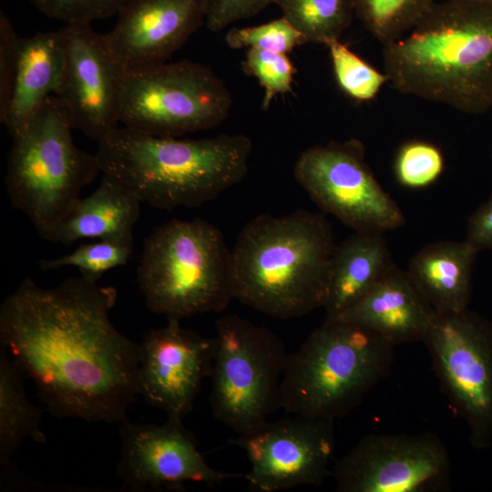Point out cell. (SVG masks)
<instances>
[{"instance_id":"1","label":"cell","mask_w":492,"mask_h":492,"mask_svg":"<svg viewBox=\"0 0 492 492\" xmlns=\"http://www.w3.org/2000/svg\"><path fill=\"white\" fill-rule=\"evenodd\" d=\"M118 292L81 275L25 278L0 307V346L56 417L122 423L138 395V343L113 324Z\"/></svg>"},{"instance_id":"2","label":"cell","mask_w":492,"mask_h":492,"mask_svg":"<svg viewBox=\"0 0 492 492\" xmlns=\"http://www.w3.org/2000/svg\"><path fill=\"white\" fill-rule=\"evenodd\" d=\"M384 72L398 92L478 115L492 108V3L436 2L384 46Z\"/></svg>"},{"instance_id":"3","label":"cell","mask_w":492,"mask_h":492,"mask_svg":"<svg viewBox=\"0 0 492 492\" xmlns=\"http://www.w3.org/2000/svg\"><path fill=\"white\" fill-rule=\"evenodd\" d=\"M100 173L153 208L198 207L240 183L251 139L242 134L181 139L119 126L97 143Z\"/></svg>"},{"instance_id":"4","label":"cell","mask_w":492,"mask_h":492,"mask_svg":"<svg viewBox=\"0 0 492 492\" xmlns=\"http://www.w3.org/2000/svg\"><path fill=\"white\" fill-rule=\"evenodd\" d=\"M335 245L332 226L321 213L298 210L256 216L231 250L235 299L280 319L323 308Z\"/></svg>"},{"instance_id":"5","label":"cell","mask_w":492,"mask_h":492,"mask_svg":"<svg viewBox=\"0 0 492 492\" xmlns=\"http://www.w3.org/2000/svg\"><path fill=\"white\" fill-rule=\"evenodd\" d=\"M395 347L367 328L326 317L287 354L280 408L333 421L347 415L388 375Z\"/></svg>"},{"instance_id":"6","label":"cell","mask_w":492,"mask_h":492,"mask_svg":"<svg viewBox=\"0 0 492 492\" xmlns=\"http://www.w3.org/2000/svg\"><path fill=\"white\" fill-rule=\"evenodd\" d=\"M137 282L148 309L167 319L222 312L235 299L231 250L212 223L171 220L145 238Z\"/></svg>"},{"instance_id":"7","label":"cell","mask_w":492,"mask_h":492,"mask_svg":"<svg viewBox=\"0 0 492 492\" xmlns=\"http://www.w3.org/2000/svg\"><path fill=\"white\" fill-rule=\"evenodd\" d=\"M68 111L51 96L12 137L5 178L11 204L43 238L100 173L97 158L77 148Z\"/></svg>"},{"instance_id":"8","label":"cell","mask_w":492,"mask_h":492,"mask_svg":"<svg viewBox=\"0 0 492 492\" xmlns=\"http://www.w3.org/2000/svg\"><path fill=\"white\" fill-rule=\"evenodd\" d=\"M210 405L216 419L247 433L280 408L287 354L270 329L237 314L215 323Z\"/></svg>"},{"instance_id":"9","label":"cell","mask_w":492,"mask_h":492,"mask_svg":"<svg viewBox=\"0 0 492 492\" xmlns=\"http://www.w3.org/2000/svg\"><path fill=\"white\" fill-rule=\"evenodd\" d=\"M231 107L230 90L208 67L165 62L123 72L118 122L149 135L179 138L219 126Z\"/></svg>"},{"instance_id":"10","label":"cell","mask_w":492,"mask_h":492,"mask_svg":"<svg viewBox=\"0 0 492 492\" xmlns=\"http://www.w3.org/2000/svg\"><path fill=\"white\" fill-rule=\"evenodd\" d=\"M471 445H492V323L466 309L436 313L423 341Z\"/></svg>"},{"instance_id":"11","label":"cell","mask_w":492,"mask_h":492,"mask_svg":"<svg viewBox=\"0 0 492 492\" xmlns=\"http://www.w3.org/2000/svg\"><path fill=\"white\" fill-rule=\"evenodd\" d=\"M294 178L312 200L354 231L385 233L405 220L365 161L364 145L350 139L313 146L301 153Z\"/></svg>"},{"instance_id":"12","label":"cell","mask_w":492,"mask_h":492,"mask_svg":"<svg viewBox=\"0 0 492 492\" xmlns=\"http://www.w3.org/2000/svg\"><path fill=\"white\" fill-rule=\"evenodd\" d=\"M451 461L433 433L369 434L334 462L340 492H430L448 487Z\"/></svg>"},{"instance_id":"13","label":"cell","mask_w":492,"mask_h":492,"mask_svg":"<svg viewBox=\"0 0 492 492\" xmlns=\"http://www.w3.org/2000/svg\"><path fill=\"white\" fill-rule=\"evenodd\" d=\"M333 420L292 415L265 421L230 441L242 448L251 467L244 475L251 490L276 492L320 486L332 475Z\"/></svg>"},{"instance_id":"14","label":"cell","mask_w":492,"mask_h":492,"mask_svg":"<svg viewBox=\"0 0 492 492\" xmlns=\"http://www.w3.org/2000/svg\"><path fill=\"white\" fill-rule=\"evenodd\" d=\"M149 330L138 343V395L182 422L190 414L205 378L210 377L214 338L183 328L180 320Z\"/></svg>"},{"instance_id":"15","label":"cell","mask_w":492,"mask_h":492,"mask_svg":"<svg viewBox=\"0 0 492 492\" xmlns=\"http://www.w3.org/2000/svg\"><path fill=\"white\" fill-rule=\"evenodd\" d=\"M65 69L56 96L68 111L74 129L98 143L118 128V103L123 70L104 34L91 24H66Z\"/></svg>"},{"instance_id":"16","label":"cell","mask_w":492,"mask_h":492,"mask_svg":"<svg viewBox=\"0 0 492 492\" xmlns=\"http://www.w3.org/2000/svg\"><path fill=\"white\" fill-rule=\"evenodd\" d=\"M119 434L118 476L133 490H173L188 482L216 485L244 477L211 467L182 422L167 419L154 425L126 420Z\"/></svg>"},{"instance_id":"17","label":"cell","mask_w":492,"mask_h":492,"mask_svg":"<svg viewBox=\"0 0 492 492\" xmlns=\"http://www.w3.org/2000/svg\"><path fill=\"white\" fill-rule=\"evenodd\" d=\"M203 25L202 0H128L104 37L127 72L167 62Z\"/></svg>"},{"instance_id":"18","label":"cell","mask_w":492,"mask_h":492,"mask_svg":"<svg viewBox=\"0 0 492 492\" xmlns=\"http://www.w3.org/2000/svg\"><path fill=\"white\" fill-rule=\"evenodd\" d=\"M435 314L405 271L395 264L361 300L333 318L361 325L397 345L423 342Z\"/></svg>"},{"instance_id":"19","label":"cell","mask_w":492,"mask_h":492,"mask_svg":"<svg viewBox=\"0 0 492 492\" xmlns=\"http://www.w3.org/2000/svg\"><path fill=\"white\" fill-rule=\"evenodd\" d=\"M60 30L21 37L9 105L1 124L11 137L18 133L51 96L56 95L65 69Z\"/></svg>"},{"instance_id":"20","label":"cell","mask_w":492,"mask_h":492,"mask_svg":"<svg viewBox=\"0 0 492 492\" xmlns=\"http://www.w3.org/2000/svg\"><path fill=\"white\" fill-rule=\"evenodd\" d=\"M478 252L466 240L435 241L414 254L405 272L436 313L461 312L470 301Z\"/></svg>"},{"instance_id":"21","label":"cell","mask_w":492,"mask_h":492,"mask_svg":"<svg viewBox=\"0 0 492 492\" xmlns=\"http://www.w3.org/2000/svg\"><path fill=\"white\" fill-rule=\"evenodd\" d=\"M141 203L131 192L102 177L98 187L77 199L43 239L65 246L82 239L133 241Z\"/></svg>"},{"instance_id":"22","label":"cell","mask_w":492,"mask_h":492,"mask_svg":"<svg viewBox=\"0 0 492 492\" xmlns=\"http://www.w3.org/2000/svg\"><path fill=\"white\" fill-rule=\"evenodd\" d=\"M395 265L384 233L354 231L333 252L326 317H336L361 300Z\"/></svg>"},{"instance_id":"23","label":"cell","mask_w":492,"mask_h":492,"mask_svg":"<svg viewBox=\"0 0 492 492\" xmlns=\"http://www.w3.org/2000/svg\"><path fill=\"white\" fill-rule=\"evenodd\" d=\"M24 373L0 346V465L7 469L11 458L26 438L45 444L42 410L28 399Z\"/></svg>"},{"instance_id":"24","label":"cell","mask_w":492,"mask_h":492,"mask_svg":"<svg viewBox=\"0 0 492 492\" xmlns=\"http://www.w3.org/2000/svg\"><path fill=\"white\" fill-rule=\"evenodd\" d=\"M282 15L306 43L340 40L354 15L352 0H278Z\"/></svg>"},{"instance_id":"25","label":"cell","mask_w":492,"mask_h":492,"mask_svg":"<svg viewBox=\"0 0 492 492\" xmlns=\"http://www.w3.org/2000/svg\"><path fill=\"white\" fill-rule=\"evenodd\" d=\"M354 15L384 46L407 34L436 0H352Z\"/></svg>"},{"instance_id":"26","label":"cell","mask_w":492,"mask_h":492,"mask_svg":"<svg viewBox=\"0 0 492 492\" xmlns=\"http://www.w3.org/2000/svg\"><path fill=\"white\" fill-rule=\"evenodd\" d=\"M133 253V241L99 240L81 244L72 252L55 259L39 261L42 271L58 270L64 267L77 268L80 275L97 282L107 272L126 265Z\"/></svg>"},{"instance_id":"27","label":"cell","mask_w":492,"mask_h":492,"mask_svg":"<svg viewBox=\"0 0 492 492\" xmlns=\"http://www.w3.org/2000/svg\"><path fill=\"white\" fill-rule=\"evenodd\" d=\"M329 49L335 79L340 88L351 98L359 101L374 99L388 83L380 72L340 40L326 45Z\"/></svg>"},{"instance_id":"28","label":"cell","mask_w":492,"mask_h":492,"mask_svg":"<svg viewBox=\"0 0 492 492\" xmlns=\"http://www.w3.org/2000/svg\"><path fill=\"white\" fill-rule=\"evenodd\" d=\"M445 169L441 149L425 140H411L398 149L394 161L397 182L407 189H425L435 183Z\"/></svg>"},{"instance_id":"29","label":"cell","mask_w":492,"mask_h":492,"mask_svg":"<svg viewBox=\"0 0 492 492\" xmlns=\"http://www.w3.org/2000/svg\"><path fill=\"white\" fill-rule=\"evenodd\" d=\"M225 42L232 49L257 48L281 54L306 43L282 15L255 26L232 27L225 35Z\"/></svg>"},{"instance_id":"30","label":"cell","mask_w":492,"mask_h":492,"mask_svg":"<svg viewBox=\"0 0 492 492\" xmlns=\"http://www.w3.org/2000/svg\"><path fill=\"white\" fill-rule=\"evenodd\" d=\"M244 69L255 77L264 89L261 107L267 109L274 97L292 91L296 72L286 54L263 49L249 48Z\"/></svg>"},{"instance_id":"31","label":"cell","mask_w":492,"mask_h":492,"mask_svg":"<svg viewBox=\"0 0 492 492\" xmlns=\"http://www.w3.org/2000/svg\"><path fill=\"white\" fill-rule=\"evenodd\" d=\"M46 16L66 24H91L118 13L128 0H28Z\"/></svg>"},{"instance_id":"32","label":"cell","mask_w":492,"mask_h":492,"mask_svg":"<svg viewBox=\"0 0 492 492\" xmlns=\"http://www.w3.org/2000/svg\"><path fill=\"white\" fill-rule=\"evenodd\" d=\"M278 0H202L205 26L219 33L229 26L256 15Z\"/></svg>"},{"instance_id":"33","label":"cell","mask_w":492,"mask_h":492,"mask_svg":"<svg viewBox=\"0 0 492 492\" xmlns=\"http://www.w3.org/2000/svg\"><path fill=\"white\" fill-rule=\"evenodd\" d=\"M21 37L6 15L0 12V120L5 116L12 95Z\"/></svg>"},{"instance_id":"34","label":"cell","mask_w":492,"mask_h":492,"mask_svg":"<svg viewBox=\"0 0 492 492\" xmlns=\"http://www.w3.org/2000/svg\"><path fill=\"white\" fill-rule=\"evenodd\" d=\"M465 240L478 251H492V194L469 217Z\"/></svg>"},{"instance_id":"35","label":"cell","mask_w":492,"mask_h":492,"mask_svg":"<svg viewBox=\"0 0 492 492\" xmlns=\"http://www.w3.org/2000/svg\"><path fill=\"white\" fill-rule=\"evenodd\" d=\"M469 1H477V2H486V3H492V0H469Z\"/></svg>"}]
</instances>
